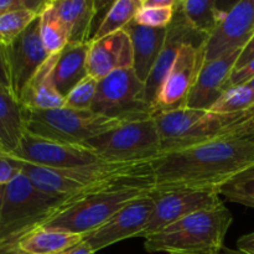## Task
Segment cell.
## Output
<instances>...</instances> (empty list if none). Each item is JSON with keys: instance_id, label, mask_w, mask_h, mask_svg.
I'll use <instances>...</instances> for the list:
<instances>
[{"instance_id": "obj_11", "label": "cell", "mask_w": 254, "mask_h": 254, "mask_svg": "<svg viewBox=\"0 0 254 254\" xmlns=\"http://www.w3.org/2000/svg\"><path fill=\"white\" fill-rule=\"evenodd\" d=\"M4 51L10 92L20 103L27 84L50 57L40 35V16Z\"/></svg>"}, {"instance_id": "obj_33", "label": "cell", "mask_w": 254, "mask_h": 254, "mask_svg": "<svg viewBox=\"0 0 254 254\" xmlns=\"http://www.w3.org/2000/svg\"><path fill=\"white\" fill-rule=\"evenodd\" d=\"M222 138L243 139L254 143V114L246 121L235 124L227 129Z\"/></svg>"}, {"instance_id": "obj_35", "label": "cell", "mask_w": 254, "mask_h": 254, "mask_svg": "<svg viewBox=\"0 0 254 254\" xmlns=\"http://www.w3.org/2000/svg\"><path fill=\"white\" fill-rule=\"evenodd\" d=\"M45 2L46 1H35V0H0V15L22 9H32L40 12Z\"/></svg>"}, {"instance_id": "obj_38", "label": "cell", "mask_w": 254, "mask_h": 254, "mask_svg": "<svg viewBox=\"0 0 254 254\" xmlns=\"http://www.w3.org/2000/svg\"><path fill=\"white\" fill-rule=\"evenodd\" d=\"M237 248L240 251H242V252L254 254V231L253 232L242 236V237L237 241Z\"/></svg>"}, {"instance_id": "obj_18", "label": "cell", "mask_w": 254, "mask_h": 254, "mask_svg": "<svg viewBox=\"0 0 254 254\" xmlns=\"http://www.w3.org/2000/svg\"><path fill=\"white\" fill-rule=\"evenodd\" d=\"M133 68V46L126 30L89 42L87 71L101 81L118 69Z\"/></svg>"}, {"instance_id": "obj_17", "label": "cell", "mask_w": 254, "mask_h": 254, "mask_svg": "<svg viewBox=\"0 0 254 254\" xmlns=\"http://www.w3.org/2000/svg\"><path fill=\"white\" fill-rule=\"evenodd\" d=\"M241 51L231 52L212 61H203L197 79L189 96L188 108L210 111L230 87V78L235 71Z\"/></svg>"}, {"instance_id": "obj_23", "label": "cell", "mask_w": 254, "mask_h": 254, "mask_svg": "<svg viewBox=\"0 0 254 254\" xmlns=\"http://www.w3.org/2000/svg\"><path fill=\"white\" fill-rule=\"evenodd\" d=\"M60 17L68 31V44H89L98 1L94 0H54Z\"/></svg>"}, {"instance_id": "obj_4", "label": "cell", "mask_w": 254, "mask_h": 254, "mask_svg": "<svg viewBox=\"0 0 254 254\" xmlns=\"http://www.w3.org/2000/svg\"><path fill=\"white\" fill-rule=\"evenodd\" d=\"M64 201V197L37 190L24 174L12 179L5 185L0 207V254L10 250L25 235L41 227Z\"/></svg>"}, {"instance_id": "obj_37", "label": "cell", "mask_w": 254, "mask_h": 254, "mask_svg": "<svg viewBox=\"0 0 254 254\" xmlns=\"http://www.w3.org/2000/svg\"><path fill=\"white\" fill-rule=\"evenodd\" d=\"M253 60H254V35L252 36V39L248 41V44L243 47L242 51H241L237 62H236L235 69H238L241 68V67L246 66V64H250V62L253 61Z\"/></svg>"}, {"instance_id": "obj_30", "label": "cell", "mask_w": 254, "mask_h": 254, "mask_svg": "<svg viewBox=\"0 0 254 254\" xmlns=\"http://www.w3.org/2000/svg\"><path fill=\"white\" fill-rule=\"evenodd\" d=\"M220 195L230 202L254 208V168L246 170L222 186Z\"/></svg>"}, {"instance_id": "obj_20", "label": "cell", "mask_w": 254, "mask_h": 254, "mask_svg": "<svg viewBox=\"0 0 254 254\" xmlns=\"http://www.w3.org/2000/svg\"><path fill=\"white\" fill-rule=\"evenodd\" d=\"M59 54L50 55L25 89L20 104L25 109L47 111L64 107V97L59 93L52 81V71Z\"/></svg>"}, {"instance_id": "obj_15", "label": "cell", "mask_w": 254, "mask_h": 254, "mask_svg": "<svg viewBox=\"0 0 254 254\" xmlns=\"http://www.w3.org/2000/svg\"><path fill=\"white\" fill-rule=\"evenodd\" d=\"M254 35V0H241L226 12L205 40V59L212 61L242 51Z\"/></svg>"}, {"instance_id": "obj_32", "label": "cell", "mask_w": 254, "mask_h": 254, "mask_svg": "<svg viewBox=\"0 0 254 254\" xmlns=\"http://www.w3.org/2000/svg\"><path fill=\"white\" fill-rule=\"evenodd\" d=\"M175 7H146L141 5L134 21L151 29H166L173 22Z\"/></svg>"}, {"instance_id": "obj_26", "label": "cell", "mask_w": 254, "mask_h": 254, "mask_svg": "<svg viewBox=\"0 0 254 254\" xmlns=\"http://www.w3.org/2000/svg\"><path fill=\"white\" fill-rule=\"evenodd\" d=\"M40 35L49 55L60 54L68 44V31L60 17L54 0L45 2L39 14Z\"/></svg>"}, {"instance_id": "obj_19", "label": "cell", "mask_w": 254, "mask_h": 254, "mask_svg": "<svg viewBox=\"0 0 254 254\" xmlns=\"http://www.w3.org/2000/svg\"><path fill=\"white\" fill-rule=\"evenodd\" d=\"M133 46V71L145 84L165 44L166 29H151L131 21L126 27Z\"/></svg>"}, {"instance_id": "obj_43", "label": "cell", "mask_w": 254, "mask_h": 254, "mask_svg": "<svg viewBox=\"0 0 254 254\" xmlns=\"http://www.w3.org/2000/svg\"><path fill=\"white\" fill-rule=\"evenodd\" d=\"M4 193H5V186L0 185V207H1L2 198H4Z\"/></svg>"}, {"instance_id": "obj_12", "label": "cell", "mask_w": 254, "mask_h": 254, "mask_svg": "<svg viewBox=\"0 0 254 254\" xmlns=\"http://www.w3.org/2000/svg\"><path fill=\"white\" fill-rule=\"evenodd\" d=\"M6 155L25 163L52 169H69L106 163L86 145H73L47 140L26 131L20 139L17 148L11 154Z\"/></svg>"}, {"instance_id": "obj_40", "label": "cell", "mask_w": 254, "mask_h": 254, "mask_svg": "<svg viewBox=\"0 0 254 254\" xmlns=\"http://www.w3.org/2000/svg\"><path fill=\"white\" fill-rule=\"evenodd\" d=\"M176 0H141V5L146 7H175Z\"/></svg>"}, {"instance_id": "obj_6", "label": "cell", "mask_w": 254, "mask_h": 254, "mask_svg": "<svg viewBox=\"0 0 254 254\" xmlns=\"http://www.w3.org/2000/svg\"><path fill=\"white\" fill-rule=\"evenodd\" d=\"M20 173L30 183L47 195L67 198L92 186L99 185L119 176L136 173L151 165V161L140 163H97L69 169H52L15 159Z\"/></svg>"}, {"instance_id": "obj_27", "label": "cell", "mask_w": 254, "mask_h": 254, "mask_svg": "<svg viewBox=\"0 0 254 254\" xmlns=\"http://www.w3.org/2000/svg\"><path fill=\"white\" fill-rule=\"evenodd\" d=\"M140 6L141 0H117L112 2L92 40L102 39L126 29L133 21Z\"/></svg>"}, {"instance_id": "obj_22", "label": "cell", "mask_w": 254, "mask_h": 254, "mask_svg": "<svg viewBox=\"0 0 254 254\" xmlns=\"http://www.w3.org/2000/svg\"><path fill=\"white\" fill-rule=\"evenodd\" d=\"M83 241V236L39 227L2 254H60Z\"/></svg>"}, {"instance_id": "obj_39", "label": "cell", "mask_w": 254, "mask_h": 254, "mask_svg": "<svg viewBox=\"0 0 254 254\" xmlns=\"http://www.w3.org/2000/svg\"><path fill=\"white\" fill-rule=\"evenodd\" d=\"M0 82H1L6 88H9V77H7L6 60H5L4 46H2L1 44H0Z\"/></svg>"}, {"instance_id": "obj_41", "label": "cell", "mask_w": 254, "mask_h": 254, "mask_svg": "<svg viewBox=\"0 0 254 254\" xmlns=\"http://www.w3.org/2000/svg\"><path fill=\"white\" fill-rule=\"evenodd\" d=\"M60 254H96V252H93L92 248L89 247L87 243H84L83 241H82V242L78 243L77 246H74V247L69 248V250L64 251V252Z\"/></svg>"}, {"instance_id": "obj_16", "label": "cell", "mask_w": 254, "mask_h": 254, "mask_svg": "<svg viewBox=\"0 0 254 254\" xmlns=\"http://www.w3.org/2000/svg\"><path fill=\"white\" fill-rule=\"evenodd\" d=\"M205 40L206 36L196 32L188 24L180 7H179L178 1L173 22L168 27L165 44H164L163 50H161L160 55L156 60V64L151 71L150 76H149L148 81L145 82V98L153 112L156 94H158L163 82L165 81L169 71L173 67L174 61H175L183 45L188 44V42H205Z\"/></svg>"}, {"instance_id": "obj_42", "label": "cell", "mask_w": 254, "mask_h": 254, "mask_svg": "<svg viewBox=\"0 0 254 254\" xmlns=\"http://www.w3.org/2000/svg\"><path fill=\"white\" fill-rule=\"evenodd\" d=\"M216 254H248V253L242 252V251H240L238 248H237V250H231V248L223 247L222 250L220 251V252L216 253Z\"/></svg>"}, {"instance_id": "obj_31", "label": "cell", "mask_w": 254, "mask_h": 254, "mask_svg": "<svg viewBox=\"0 0 254 254\" xmlns=\"http://www.w3.org/2000/svg\"><path fill=\"white\" fill-rule=\"evenodd\" d=\"M98 82L92 76H87L72 91L64 97V106L79 111H92L94 99H96Z\"/></svg>"}, {"instance_id": "obj_28", "label": "cell", "mask_w": 254, "mask_h": 254, "mask_svg": "<svg viewBox=\"0 0 254 254\" xmlns=\"http://www.w3.org/2000/svg\"><path fill=\"white\" fill-rule=\"evenodd\" d=\"M254 108V89L248 84L228 87L210 111L220 114L246 113Z\"/></svg>"}, {"instance_id": "obj_5", "label": "cell", "mask_w": 254, "mask_h": 254, "mask_svg": "<svg viewBox=\"0 0 254 254\" xmlns=\"http://www.w3.org/2000/svg\"><path fill=\"white\" fill-rule=\"evenodd\" d=\"M254 114H220L202 109L180 108L159 112L154 116L161 143V154L183 150L222 138L228 128Z\"/></svg>"}, {"instance_id": "obj_21", "label": "cell", "mask_w": 254, "mask_h": 254, "mask_svg": "<svg viewBox=\"0 0 254 254\" xmlns=\"http://www.w3.org/2000/svg\"><path fill=\"white\" fill-rule=\"evenodd\" d=\"M88 50L89 44H67L57 56L52 81L61 96L66 97L76 84L88 76Z\"/></svg>"}, {"instance_id": "obj_13", "label": "cell", "mask_w": 254, "mask_h": 254, "mask_svg": "<svg viewBox=\"0 0 254 254\" xmlns=\"http://www.w3.org/2000/svg\"><path fill=\"white\" fill-rule=\"evenodd\" d=\"M155 205V193L136 198L112 216L107 222L83 236V242L93 252L129 238L141 237Z\"/></svg>"}, {"instance_id": "obj_34", "label": "cell", "mask_w": 254, "mask_h": 254, "mask_svg": "<svg viewBox=\"0 0 254 254\" xmlns=\"http://www.w3.org/2000/svg\"><path fill=\"white\" fill-rule=\"evenodd\" d=\"M20 174L16 160L6 154L0 153V185L5 186Z\"/></svg>"}, {"instance_id": "obj_25", "label": "cell", "mask_w": 254, "mask_h": 254, "mask_svg": "<svg viewBox=\"0 0 254 254\" xmlns=\"http://www.w3.org/2000/svg\"><path fill=\"white\" fill-rule=\"evenodd\" d=\"M179 7L188 24L206 37L216 29L223 15L231 9L220 7V2L216 0H183L179 1Z\"/></svg>"}, {"instance_id": "obj_24", "label": "cell", "mask_w": 254, "mask_h": 254, "mask_svg": "<svg viewBox=\"0 0 254 254\" xmlns=\"http://www.w3.org/2000/svg\"><path fill=\"white\" fill-rule=\"evenodd\" d=\"M24 133L22 106L0 82V153L11 154Z\"/></svg>"}, {"instance_id": "obj_2", "label": "cell", "mask_w": 254, "mask_h": 254, "mask_svg": "<svg viewBox=\"0 0 254 254\" xmlns=\"http://www.w3.org/2000/svg\"><path fill=\"white\" fill-rule=\"evenodd\" d=\"M155 192L153 166L112 179L64 198L41 227L84 236L136 198Z\"/></svg>"}, {"instance_id": "obj_44", "label": "cell", "mask_w": 254, "mask_h": 254, "mask_svg": "<svg viewBox=\"0 0 254 254\" xmlns=\"http://www.w3.org/2000/svg\"><path fill=\"white\" fill-rule=\"evenodd\" d=\"M247 84H248V86H250V87H252V88L254 89V79H252V81H251L250 83H247Z\"/></svg>"}, {"instance_id": "obj_1", "label": "cell", "mask_w": 254, "mask_h": 254, "mask_svg": "<svg viewBox=\"0 0 254 254\" xmlns=\"http://www.w3.org/2000/svg\"><path fill=\"white\" fill-rule=\"evenodd\" d=\"M155 193L216 190L254 168V143L218 138L201 145L161 154L153 163Z\"/></svg>"}, {"instance_id": "obj_14", "label": "cell", "mask_w": 254, "mask_h": 254, "mask_svg": "<svg viewBox=\"0 0 254 254\" xmlns=\"http://www.w3.org/2000/svg\"><path fill=\"white\" fill-rule=\"evenodd\" d=\"M222 203L220 191L216 190H178L155 193L153 213L140 238L148 237L186 216L215 208Z\"/></svg>"}, {"instance_id": "obj_10", "label": "cell", "mask_w": 254, "mask_h": 254, "mask_svg": "<svg viewBox=\"0 0 254 254\" xmlns=\"http://www.w3.org/2000/svg\"><path fill=\"white\" fill-rule=\"evenodd\" d=\"M203 46L205 42H188L183 45L156 94L154 116L159 112L185 108L205 59Z\"/></svg>"}, {"instance_id": "obj_36", "label": "cell", "mask_w": 254, "mask_h": 254, "mask_svg": "<svg viewBox=\"0 0 254 254\" xmlns=\"http://www.w3.org/2000/svg\"><path fill=\"white\" fill-rule=\"evenodd\" d=\"M254 79V60L241 68L235 69L230 78V87L242 86Z\"/></svg>"}, {"instance_id": "obj_3", "label": "cell", "mask_w": 254, "mask_h": 254, "mask_svg": "<svg viewBox=\"0 0 254 254\" xmlns=\"http://www.w3.org/2000/svg\"><path fill=\"white\" fill-rule=\"evenodd\" d=\"M232 222V212L222 203L186 216L148 236L144 238V248L149 253L216 254L225 247Z\"/></svg>"}, {"instance_id": "obj_29", "label": "cell", "mask_w": 254, "mask_h": 254, "mask_svg": "<svg viewBox=\"0 0 254 254\" xmlns=\"http://www.w3.org/2000/svg\"><path fill=\"white\" fill-rule=\"evenodd\" d=\"M39 14L36 10L22 9L0 15V44L2 46L12 44Z\"/></svg>"}, {"instance_id": "obj_7", "label": "cell", "mask_w": 254, "mask_h": 254, "mask_svg": "<svg viewBox=\"0 0 254 254\" xmlns=\"http://www.w3.org/2000/svg\"><path fill=\"white\" fill-rule=\"evenodd\" d=\"M24 111L25 131L47 140L84 145L88 140L126 122L107 118L93 111H79L68 107L47 111Z\"/></svg>"}, {"instance_id": "obj_9", "label": "cell", "mask_w": 254, "mask_h": 254, "mask_svg": "<svg viewBox=\"0 0 254 254\" xmlns=\"http://www.w3.org/2000/svg\"><path fill=\"white\" fill-rule=\"evenodd\" d=\"M92 111L122 122L154 117L145 98V84L133 68L118 69L98 82Z\"/></svg>"}, {"instance_id": "obj_8", "label": "cell", "mask_w": 254, "mask_h": 254, "mask_svg": "<svg viewBox=\"0 0 254 254\" xmlns=\"http://www.w3.org/2000/svg\"><path fill=\"white\" fill-rule=\"evenodd\" d=\"M106 163H140L161 155V143L154 117L126 122L84 144Z\"/></svg>"}]
</instances>
